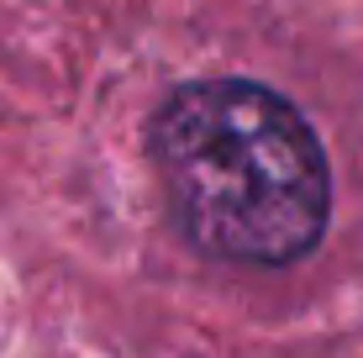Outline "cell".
<instances>
[{
  "label": "cell",
  "mask_w": 363,
  "mask_h": 358,
  "mask_svg": "<svg viewBox=\"0 0 363 358\" xmlns=\"http://www.w3.org/2000/svg\"><path fill=\"white\" fill-rule=\"evenodd\" d=\"M153 164L179 232L227 264H295L332 216V169L279 90L195 79L153 116Z\"/></svg>",
  "instance_id": "6da1fadb"
}]
</instances>
